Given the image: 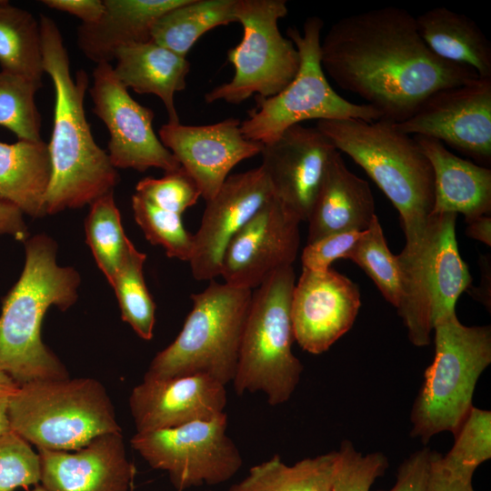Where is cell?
I'll list each match as a JSON object with an SVG mask.
<instances>
[{"instance_id":"1","label":"cell","mask_w":491,"mask_h":491,"mask_svg":"<svg viewBox=\"0 0 491 491\" xmlns=\"http://www.w3.org/2000/svg\"><path fill=\"white\" fill-rule=\"evenodd\" d=\"M325 74L341 89L399 124L436 91L468 83L477 74L434 55L407 10L385 6L343 17L320 44Z\"/></svg>"},{"instance_id":"2","label":"cell","mask_w":491,"mask_h":491,"mask_svg":"<svg viewBox=\"0 0 491 491\" xmlns=\"http://www.w3.org/2000/svg\"><path fill=\"white\" fill-rule=\"evenodd\" d=\"M44 71L55 89L54 122L48 151L52 175L45 195V215L81 208L114 192L119 175L107 152L95 141L85 112L89 77L71 74L70 59L56 23L39 19Z\"/></svg>"},{"instance_id":"3","label":"cell","mask_w":491,"mask_h":491,"mask_svg":"<svg viewBox=\"0 0 491 491\" xmlns=\"http://www.w3.org/2000/svg\"><path fill=\"white\" fill-rule=\"evenodd\" d=\"M56 244L45 235L25 242V261L15 285L3 299L0 315V370L17 385L63 379L68 373L41 338L51 306L66 310L77 299L80 276L56 262Z\"/></svg>"},{"instance_id":"4","label":"cell","mask_w":491,"mask_h":491,"mask_svg":"<svg viewBox=\"0 0 491 491\" xmlns=\"http://www.w3.org/2000/svg\"><path fill=\"white\" fill-rule=\"evenodd\" d=\"M316 127L361 166L391 201L406 235L400 254L417 256L434 208L435 184L431 164L415 138L384 119L318 120Z\"/></svg>"},{"instance_id":"5","label":"cell","mask_w":491,"mask_h":491,"mask_svg":"<svg viewBox=\"0 0 491 491\" xmlns=\"http://www.w3.org/2000/svg\"><path fill=\"white\" fill-rule=\"evenodd\" d=\"M12 431L36 448L75 451L98 436L121 432L114 406L95 378L18 385L8 407Z\"/></svg>"},{"instance_id":"6","label":"cell","mask_w":491,"mask_h":491,"mask_svg":"<svg viewBox=\"0 0 491 491\" xmlns=\"http://www.w3.org/2000/svg\"><path fill=\"white\" fill-rule=\"evenodd\" d=\"M433 330L434 360L410 415V435L424 444L441 432H457L474 406L476 383L491 363L490 326H466L455 312L436 321Z\"/></svg>"},{"instance_id":"7","label":"cell","mask_w":491,"mask_h":491,"mask_svg":"<svg viewBox=\"0 0 491 491\" xmlns=\"http://www.w3.org/2000/svg\"><path fill=\"white\" fill-rule=\"evenodd\" d=\"M295 284L293 266H288L252 293L233 379L236 395L261 392L276 406L287 402L295 392L304 369L292 352Z\"/></svg>"},{"instance_id":"8","label":"cell","mask_w":491,"mask_h":491,"mask_svg":"<svg viewBox=\"0 0 491 491\" xmlns=\"http://www.w3.org/2000/svg\"><path fill=\"white\" fill-rule=\"evenodd\" d=\"M253 291L210 280L193 294V308L176 338L158 352L144 378L205 374L233 381Z\"/></svg>"},{"instance_id":"9","label":"cell","mask_w":491,"mask_h":491,"mask_svg":"<svg viewBox=\"0 0 491 491\" xmlns=\"http://www.w3.org/2000/svg\"><path fill=\"white\" fill-rule=\"evenodd\" d=\"M320 17L306 18L303 34L296 28L286 31L300 55V65L294 79L278 94L256 96V106L241 122L243 135L251 141L267 145L287 128L306 120L355 118L371 122L381 119L380 113L367 104L352 103L330 85L320 58Z\"/></svg>"},{"instance_id":"10","label":"cell","mask_w":491,"mask_h":491,"mask_svg":"<svg viewBox=\"0 0 491 491\" xmlns=\"http://www.w3.org/2000/svg\"><path fill=\"white\" fill-rule=\"evenodd\" d=\"M287 13L286 0H235L234 15L243 27V37L227 52L235 75L229 82L208 91L206 103L237 105L255 94L270 97L294 79L300 55L295 44L278 28V21Z\"/></svg>"},{"instance_id":"11","label":"cell","mask_w":491,"mask_h":491,"mask_svg":"<svg viewBox=\"0 0 491 491\" xmlns=\"http://www.w3.org/2000/svg\"><path fill=\"white\" fill-rule=\"evenodd\" d=\"M456 221L453 213L432 214L421 253L408 263L398 262L402 293L396 309L416 346L430 344L435 322L456 312L472 281L459 254Z\"/></svg>"},{"instance_id":"12","label":"cell","mask_w":491,"mask_h":491,"mask_svg":"<svg viewBox=\"0 0 491 491\" xmlns=\"http://www.w3.org/2000/svg\"><path fill=\"white\" fill-rule=\"evenodd\" d=\"M226 427L224 412L207 421L135 433L131 446L151 467L165 471L177 491L218 485L232 478L243 464Z\"/></svg>"},{"instance_id":"13","label":"cell","mask_w":491,"mask_h":491,"mask_svg":"<svg viewBox=\"0 0 491 491\" xmlns=\"http://www.w3.org/2000/svg\"><path fill=\"white\" fill-rule=\"evenodd\" d=\"M89 94L93 112L108 129L107 154L115 168L145 172L155 167L169 173L181 167L154 131V111L130 95L111 64L95 65Z\"/></svg>"},{"instance_id":"14","label":"cell","mask_w":491,"mask_h":491,"mask_svg":"<svg viewBox=\"0 0 491 491\" xmlns=\"http://www.w3.org/2000/svg\"><path fill=\"white\" fill-rule=\"evenodd\" d=\"M396 125L409 135L436 139L477 162L490 164L491 78L478 76L440 89Z\"/></svg>"},{"instance_id":"15","label":"cell","mask_w":491,"mask_h":491,"mask_svg":"<svg viewBox=\"0 0 491 491\" xmlns=\"http://www.w3.org/2000/svg\"><path fill=\"white\" fill-rule=\"evenodd\" d=\"M300 219L273 197L233 237L223 256L225 283L255 290L292 266L300 245Z\"/></svg>"},{"instance_id":"16","label":"cell","mask_w":491,"mask_h":491,"mask_svg":"<svg viewBox=\"0 0 491 491\" xmlns=\"http://www.w3.org/2000/svg\"><path fill=\"white\" fill-rule=\"evenodd\" d=\"M272 197L268 178L261 165L226 178L216 195L206 202L200 226L194 235V252L189 263L195 280L210 281L220 276L228 244Z\"/></svg>"},{"instance_id":"17","label":"cell","mask_w":491,"mask_h":491,"mask_svg":"<svg viewBox=\"0 0 491 491\" xmlns=\"http://www.w3.org/2000/svg\"><path fill=\"white\" fill-rule=\"evenodd\" d=\"M360 305L358 286L346 276L303 268L291 299L295 341L310 354L327 351L350 330Z\"/></svg>"},{"instance_id":"18","label":"cell","mask_w":491,"mask_h":491,"mask_svg":"<svg viewBox=\"0 0 491 491\" xmlns=\"http://www.w3.org/2000/svg\"><path fill=\"white\" fill-rule=\"evenodd\" d=\"M240 126L239 119L229 117L206 125L166 123L158 131L160 141L195 180L205 202L238 163L262 151L264 145L246 139Z\"/></svg>"},{"instance_id":"19","label":"cell","mask_w":491,"mask_h":491,"mask_svg":"<svg viewBox=\"0 0 491 491\" xmlns=\"http://www.w3.org/2000/svg\"><path fill=\"white\" fill-rule=\"evenodd\" d=\"M336 148L320 130L295 125L264 145L263 167L273 195L300 221H307Z\"/></svg>"},{"instance_id":"20","label":"cell","mask_w":491,"mask_h":491,"mask_svg":"<svg viewBox=\"0 0 491 491\" xmlns=\"http://www.w3.org/2000/svg\"><path fill=\"white\" fill-rule=\"evenodd\" d=\"M225 386L205 374L143 378L129 396L136 433L207 421L224 413Z\"/></svg>"},{"instance_id":"21","label":"cell","mask_w":491,"mask_h":491,"mask_svg":"<svg viewBox=\"0 0 491 491\" xmlns=\"http://www.w3.org/2000/svg\"><path fill=\"white\" fill-rule=\"evenodd\" d=\"M40 483L47 491H130L135 467L126 457L121 432L96 436L69 451L37 448Z\"/></svg>"},{"instance_id":"22","label":"cell","mask_w":491,"mask_h":491,"mask_svg":"<svg viewBox=\"0 0 491 491\" xmlns=\"http://www.w3.org/2000/svg\"><path fill=\"white\" fill-rule=\"evenodd\" d=\"M367 181L352 173L339 151L327 165L308 219L307 244L340 232H363L376 216Z\"/></svg>"},{"instance_id":"23","label":"cell","mask_w":491,"mask_h":491,"mask_svg":"<svg viewBox=\"0 0 491 491\" xmlns=\"http://www.w3.org/2000/svg\"><path fill=\"white\" fill-rule=\"evenodd\" d=\"M429 160L435 184L432 214L461 213L470 220L491 212V170L461 158L436 139L414 135Z\"/></svg>"},{"instance_id":"24","label":"cell","mask_w":491,"mask_h":491,"mask_svg":"<svg viewBox=\"0 0 491 491\" xmlns=\"http://www.w3.org/2000/svg\"><path fill=\"white\" fill-rule=\"evenodd\" d=\"M185 1L104 0L105 12L101 18L78 26V48L96 65L110 64L120 48L151 41V31L157 18Z\"/></svg>"},{"instance_id":"25","label":"cell","mask_w":491,"mask_h":491,"mask_svg":"<svg viewBox=\"0 0 491 491\" xmlns=\"http://www.w3.org/2000/svg\"><path fill=\"white\" fill-rule=\"evenodd\" d=\"M114 72L117 79L137 94H152L163 102L170 124L180 123L175 94L186 87L190 63L186 57L148 41L120 48Z\"/></svg>"},{"instance_id":"26","label":"cell","mask_w":491,"mask_h":491,"mask_svg":"<svg viewBox=\"0 0 491 491\" xmlns=\"http://www.w3.org/2000/svg\"><path fill=\"white\" fill-rule=\"evenodd\" d=\"M424 43L437 57L491 78V45L471 17L439 6L416 17Z\"/></svg>"},{"instance_id":"27","label":"cell","mask_w":491,"mask_h":491,"mask_svg":"<svg viewBox=\"0 0 491 491\" xmlns=\"http://www.w3.org/2000/svg\"><path fill=\"white\" fill-rule=\"evenodd\" d=\"M52 167L47 143L0 141V198L31 217L45 215Z\"/></svg>"},{"instance_id":"28","label":"cell","mask_w":491,"mask_h":491,"mask_svg":"<svg viewBox=\"0 0 491 491\" xmlns=\"http://www.w3.org/2000/svg\"><path fill=\"white\" fill-rule=\"evenodd\" d=\"M235 0H185L157 18L151 41L186 57L195 42L209 30L236 23Z\"/></svg>"},{"instance_id":"29","label":"cell","mask_w":491,"mask_h":491,"mask_svg":"<svg viewBox=\"0 0 491 491\" xmlns=\"http://www.w3.org/2000/svg\"><path fill=\"white\" fill-rule=\"evenodd\" d=\"M337 451L304 458L292 466L278 455L250 467L229 491H332Z\"/></svg>"},{"instance_id":"30","label":"cell","mask_w":491,"mask_h":491,"mask_svg":"<svg viewBox=\"0 0 491 491\" xmlns=\"http://www.w3.org/2000/svg\"><path fill=\"white\" fill-rule=\"evenodd\" d=\"M2 71L43 84L45 74L39 21L29 11L0 0Z\"/></svg>"},{"instance_id":"31","label":"cell","mask_w":491,"mask_h":491,"mask_svg":"<svg viewBox=\"0 0 491 491\" xmlns=\"http://www.w3.org/2000/svg\"><path fill=\"white\" fill-rule=\"evenodd\" d=\"M89 205L85 224L86 243L99 269L112 285L132 242L124 232L114 192Z\"/></svg>"},{"instance_id":"32","label":"cell","mask_w":491,"mask_h":491,"mask_svg":"<svg viewBox=\"0 0 491 491\" xmlns=\"http://www.w3.org/2000/svg\"><path fill=\"white\" fill-rule=\"evenodd\" d=\"M145 259V254L138 251L132 243L111 286L115 292L122 319L139 337L151 340L155 306L144 277Z\"/></svg>"},{"instance_id":"33","label":"cell","mask_w":491,"mask_h":491,"mask_svg":"<svg viewBox=\"0 0 491 491\" xmlns=\"http://www.w3.org/2000/svg\"><path fill=\"white\" fill-rule=\"evenodd\" d=\"M358 265L376 284L385 299L396 308L401 293V270L396 256L388 248L377 215L346 256Z\"/></svg>"},{"instance_id":"34","label":"cell","mask_w":491,"mask_h":491,"mask_svg":"<svg viewBox=\"0 0 491 491\" xmlns=\"http://www.w3.org/2000/svg\"><path fill=\"white\" fill-rule=\"evenodd\" d=\"M41 87L26 77L0 70V126L14 133L17 140H43L35 104V94Z\"/></svg>"},{"instance_id":"35","label":"cell","mask_w":491,"mask_h":491,"mask_svg":"<svg viewBox=\"0 0 491 491\" xmlns=\"http://www.w3.org/2000/svg\"><path fill=\"white\" fill-rule=\"evenodd\" d=\"M132 208L135 222L152 245L161 246L169 257L191 260L194 235L185 228L181 215L162 209L136 193L132 195Z\"/></svg>"},{"instance_id":"36","label":"cell","mask_w":491,"mask_h":491,"mask_svg":"<svg viewBox=\"0 0 491 491\" xmlns=\"http://www.w3.org/2000/svg\"><path fill=\"white\" fill-rule=\"evenodd\" d=\"M454 436L440 462L446 470L473 478L476 469L491 458V412L473 406Z\"/></svg>"},{"instance_id":"37","label":"cell","mask_w":491,"mask_h":491,"mask_svg":"<svg viewBox=\"0 0 491 491\" xmlns=\"http://www.w3.org/2000/svg\"><path fill=\"white\" fill-rule=\"evenodd\" d=\"M388 465L382 452L363 455L351 441L344 440L337 450L332 491H370L375 481L385 475Z\"/></svg>"},{"instance_id":"38","label":"cell","mask_w":491,"mask_h":491,"mask_svg":"<svg viewBox=\"0 0 491 491\" xmlns=\"http://www.w3.org/2000/svg\"><path fill=\"white\" fill-rule=\"evenodd\" d=\"M39 482L37 452L12 430L0 435V491H15Z\"/></svg>"},{"instance_id":"39","label":"cell","mask_w":491,"mask_h":491,"mask_svg":"<svg viewBox=\"0 0 491 491\" xmlns=\"http://www.w3.org/2000/svg\"><path fill=\"white\" fill-rule=\"evenodd\" d=\"M135 193L156 206L181 215L201 196L196 183L182 166L161 178L144 177L136 184Z\"/></svg>"},{"instance_id":"40","label":"cell","mask_w":491,"mask_h":491,"mask_svg":"<svg viewBox=\"0 0 491 491\" xmlns=\"http://www.w3.org/2000/svg\"><path fill=\"white\" fill-rule=\"evenodd\" d=\"M361 234L356 231L335 233L306 244L301 256L303 268L326 271L334 261L346 259Z\"/></svg>"},{"instance_id":"41","label":"cell","mask_w":491,"mask_h":491,"mask_svg":"<svg viewBox=\"0 0 491 491\" xmlns=\"http://www.w3.org/2000/svg\"><path fill=\"white\" fill-rule=\"evenodd\" d=\"M432 452L425 446L406 457L398 466L396 484L386 491H427Z\"/></svg>"},{"instance_id":"42","label":"cell","mask_w":491,"mask_h":491,"mask_svg":"<svg viewBox=\"0 0 491 491\" xmlns=\"http://www.w3.org/2000/svg\"><path fill=\"white\" fill-rule=\"evenodd\" d=\"M440 456L432 452L427 491H475L473 478L446 470L440 462Z\"/></svg>"},{"instance_id":"43","label":"cell","mask_w":491,"mask_h":491,"mask_svg":"<svg viewBox=\"0 0 491 491\" xmlns=\"http://www.w3.org/2000/svg\"><path fill=\"white\" fill-rule=\"evenodd\" d=\"M41 3L78 17L82 24L97 22L105 12L104 0H42Z\"/></svg>"},{"instance_id":"44","label":"cell","mask_w":491,"mask_h":491,"mask_svg":"<svg viewBox=\"0 0 491 491\" xmlns=\"http://www.w3.org/2000/svg\"><path fill=\"white\" fill-rule=\"evenodd\" d=\"M4 234L11 235L19 241L28 239L23 212L12 203L0 198V235Z\"/></svg>"},{"instance_id":"45","label":"cell","mask_w":491,"mask_h":491,"mask_svg":"<svg viewBox=\"0 0 491 491\" xmlns=\"http://www.w3.org/2000/svg\"><path fill=\"white\" fill-rule=\"evenodd\" d=\"M17 386L18 385L7 374L0 370V435L11 431L8 407Z\"/></svg>"},{"instance_id":"46","label":"cell","mask_w":491,"mask_h":491,"mask_svg":"<svg viewBox=\"0 0 491 491\" xmlns=\"http://www.w3.org/2000/svg\"><path fill=\"white\" fill-rule=\"evenodd\" d=\"M467 224L466 234L468 237L491 246V216L481 215L466 221Z\"/></svg>"},{"instance_id":"47","label":"cell","mask_w":491,"mask_h":491,"mask_svg":"<svg viewBox=\"0 0 491 491\" xmlns=\"http://www.w3.org/2000/svg\"><path fill=\"white\" fill-rule=\"evenodd\" d=\"M31 491H47L45 487H43L41 485L37 486Z\"/></svg>"},{"instance_id":"48","label":"cell","mask_w":491,"mask_h":491,"mask_svg":"<svg viewBox=\"0 0 491 491\" xmlns=\"http://www.w3.org/2000/svg\"><path fill=\"white\" fill-rule=\"evenodd\" d=\"M130 491H134V486L132 487V489Z\"/></svg>"}]
</instances>
